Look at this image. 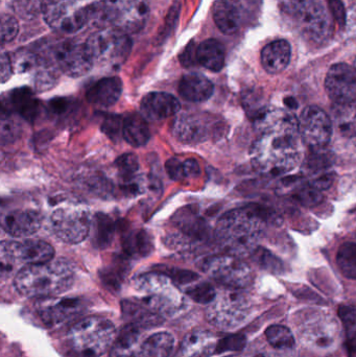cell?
<instances>
[{"instance_id": "obj_1", "label": "cell", "mask_w": 356, "mask_h": 357, "mask_svg": "<svg viewBox=\"0 0 356 357\" xmlns=\"http://www.w3.org/2000/svg\"><path fill=\"white\" fill-rule=\"evenodd\" d=\"M256 139L251 148L253 167L263 175L284 176L302 160V138L296 119L281 109H261L255 116Z\"/></svg>"}, {"instance_id": "obj_2", "label": "cell", "mask_w": 356, "mask_h": 357, "mask_svg": "<svg viewBox=\"0 0 356 357\" xmlns=\"http://www.w3.org/2000/svg\"><path fill=\"white\" fill-rule=\"evenodd\" d=\"M265 225V216L258 208H238L219 218L215 235L224 251L236 257H245L258 248Z\"/></svg>"}, {"instance_id": "obj_3", "label": "cell", "mask_w": 356, "mask_h": 357, "mask_svg": "<svg viewBox=\"0 0 356 357\" xmlns=\"http://www.w3.org/2000/svg\"><path fill=\"white\" fill-rule=\"evenodd\" d=\"M75 273L65 260H52L25 266L17 273L14 285L23 297L45 299L56 297L70 289Z\"/></svg>"}, {"instance_id": "obj_4", "label": "cell", "mask_w": 356, "mask_h": 357, "mask_svg": "<svg viewBox=\"0 0 356 357\" xmlns=\"http://www.w3.org/2000/svg\"><path fill=\"white\" fill-rule=\"evenodd\" d=\"M133 287L140 301L163 318L178 316L187 307V296L163 273L154 271L141 275L135 279Z\"/></svg>"}, {"instance_id": "obj_5", "label": "cell", "mask_w": 356, "mask_h": 357, "mask_svg": "<svg viewBox=\"0 0 356 357\" xmlns=\"http://www.w3.org/2000/svg\"><path fill=\"white\" fill-rule=\"evenodd\" d=\"M148 16L146 0H102L88 6V22L102 29H119L123 33H137Z\"/></svg>"}, {"instance_id": "obj_6", "label": "cell", "mask_w": 356, "mask_h": 357, "mask_svg": "<svg viewBox=\"0 0 356 357\" xmlns=\"http://www.w3.org/2000/svg\"><path fill=\"white\" fill-rule=\"evenodd\" d=\"M117 333L114 324L102 317L79 321L67 333V344L79 357H100L111 350Z\"/></svg>"}, {"instance_id": "obj_7", "label": "cell", "mask_w": 356, "mask_h": 357, "mask_svg": "<svg viewBox=\"0 0 356 357\" xmlns=\"http://www.w3.org/2000/svg\"><path fill=\"white\" fill-rule=\"evenodd\" d=\"M280 8L307 39L321 43L332 36L330 15L319 0H280Z\"/></svg>"}, {"instance_id": "obj_8", "label": "cell", "mask_w": 356, "mask_h": 357, "mask_svg": "<svg viewBox=\"0 0 356 357\" xmlns=\"http://www.w3.org/2000/svg\"><path fill=\"white\" fill-rule=\"evenodd\" d=\"M94 64L116 67L125 62L131 52L129 36L119 29H102L93 33L86 42Z\"/></svg>"}, {"instance_id": "obj_9", "label": "cell", "mask_w": 356, "mask_h": 357, "mask_svg": "<svg viewBox=\"0 0 356 357\" xmlns=\"http://www.w3.org/2000/svg\"><path fill=\"white\" fill-rule=\"evenodd\" d=\"M201 268L213 280L232 289H245L254 279L250 266L240 257L230 254L205 258Z\"/></svg>"}, {"instance_id": "obj_10", "label": "cell", "mask_w": 356, "mask_h": 357, "mask_svg": "<svg viewBox=\"0 0 356 357\" xmlns=\"http://www.w3.org/2000/svg\"><path fill=\"white\" fill-rule=\"evenodd\" d=\"M0 253L2 276L12 272L17 264H23L25 266L41 264L52 261L54 257L52 245L39 239L2 241Z\"/></svg>"}, {"instance_id": "obj_11", "label": "cell", "mask_w": 356, "mask_h": 357, "mask_svg": "<svg viewBox=\"0 0 356 357\" xmlns=\"http://www.w3.org/2000/svg\"><path fill=\"white\" fill-rule=\"evenodd\" d=\"M42 14L46 23L61 33H75L88 23L84 0H43Z\"/></svg>"}, {"instance_id": "obj_12", "label": "cell", "mask_w": 356, "mask_h": 357, "mask_svg": "<svg viewBox=\"0 0 356 357\" xmlns=\"http://www.w3.org/2000/svg\"><path fill=\"white\" fill-rule=\"evenodd\" d=\"M52 232L63 243L77 245L89 236L92 218L89 211L79 206L56 209L50 218Z\"/></svg>"}, {"instance_id": "obj_13", "label": "cell", "mask_w": 356, "mask_h": 357, "mask_svg": "<svg viewBox=\"0 0 356 357\" xmlns=\"http://www.w3.org/2000/svg\"><path fill=\"white\" fill-rule=\"evenodd\" d=\"M208 305L207 320L223 331H231L242 324L248 318L250 308L247 298L236 291L217 294Z\"/></svg>"}, {"instance_id": "obj_14", "label": "cell", "mask_w": 356, "mask_h": 357, "mask_svg": "<svg viewBox=\"0 0 356 357\" xmlns=\"http://www.w3.org/2000/svg\"><path fill=\"white\" fill-rule=\"evenodd\" d=\"M298 125L302 142L311 152L325 150L332 136V123L325 111L319 107H307L301 113Z\"/></svg>"}, {"instance_id": "obj_15", "label": "cell", "mask_w": 356, "mask_h": 357, "mask_svg": "<svg viewBox=\"0 0 356 357\" xmlns=\"http://www.w3.org/2000/svg\"><path fill=\"white\" fill-rule=\"evenodd\" d=\"M50 62L70 77H79L91 70L94 62L87 45L77 42H62L54 46Z\"/></svg>"}, {"instance_id": "obj_16", "label": "cell", "mask_w": 356, "mask_h": 357, "mask_svg": "<svg viewBox=\"0 0 356 357\" xmlns=\"http://www.w3.org/2000/svg\"><path fill=\"white\" fill-rule=\"evenodd\" d=\"M35 305L39 322L47 328L60 326L83 312L84 303L75 298H45Z\"/></svg>"}, {"instance_id": "obj_17", "label": "cell", "mask_w": 356, "mask_h": 357, "mask_svg": "<svg viewBox=\"0 0 356 357\" xmlns=\"http://www.w3.org/2000/svg\"><path fill=\"white\" fill-rule=\"evenodd\" d=\"M173 226L177 232L167 237L171 245H187L201 243L209 236V226L206 220L194 210V207L183 208L173 216Z\"/></svg>"}, {"instance_id": "obj_18", "label": "cell", "mask_w": 356, "mask_h": 357, "mask_svg": "<svg viewBox=\"0 0 356 357\" xmlns=\"http://www.w3.org/2000/svg\"><path fill=\"white\" fill-rule=\"evenodd\" d=\"M325 89L334 104L356 100V69L345 63L330 67L325 79Z\"/></svg>"}, {"instance_id": "obj_19", "label": "cell", "mask_w": 356, "mask_h": 357, "mask_svg": "<svg viewBox=\"0 0 356 357\" xmlns=\"http://www.w3.org/2000/svg\"><path fill=\"white\" fill-rule=\"evenodd\" d=\"M210 116L206 113L185 112L173 123V134L182 144H198L208 139L211 132Z\"/></svg>"}, {"instance_id": "obj_20", "label": "cell", "mask_w": 356, "mask_h": 357, "mask_svg": "<svg viewBox=\"0 0 356 357\" xmlns=\"http://www.w3.org/2000/svg\"><path fill=\"white\" fill-rule=\"evenodd\" d=\"M311 317L301 326V337L316 347H330L338 337L336 323L332 320V317L323 314Z\"/></svg>"}, {"instance_id": "obj_21", "label": "cell", "mask_w": 356, "mask_h": 357, "mask_svg": "<svg viewBox=\"0 0 356 357\" xmlns=\"http://www.w3.org/2000/svg\"><path fill=\"white\" fill-rule=\"evenodd\" d=\"M43 216L38 210L31 208L15 209L2 216L1 227L13 237H29L41 228Z\"/></svg>"}, {"instance_id": "obj_22", "label": "cell", "mask_w": 356, "mask_h": 357, "mask_svg": "<svg viewBox=\"0 0 356 357\" xmlns=\"http://www.w3.org/2000/svg\"><path fill=\"white\" fill-rule=\"evenodd\" d=\"M140 109L144 119L160 121L175 116L181 105L175 96L167 92H150L142 98Z\"/></svg>"}, {"instance_id": "obj_23", "label": "cell", "mask_w": 356, "mask_h": 357, "mask_svg": "<svg viewBox=\"0 0 356 357\" xmlns=\"http://www.w3.org/2000/svg\"><path fill=\"white\" fill-rule=\"evenodd\" d=\"M242 0H217L213 6V20L225 35H233L244 23Z\"/></svg>"}, {"instance_id": "obj_24", "label": "cell", "mask_w": 356, "mask_h": 357, "mask_svg": "<svg viewBox=\"0 0 356 357\" xmlns=\"http://www.w3.org/2000/svg\"><path fill=\"white\" fill-rule=\"evenodd\" d=\"M121 93L123 82L119 77H104L88 88L86 98L93 106L109 108L118 102Z\"/></svg>"}, {"instance_id": "obj_25", "label": "cell", "mask_w": 356, "mask_h": 357, "mask_svg": "<svg viewBox=\"0 0 356 357\" xmlns=\"http://www.w3.org/2000/svg\"><path fill=\"white\" fill-rule=\"evenodd\" d=\"M8 109L18 116L33 123L42 111L41 102L31 88L21 87L13 90L8 98Z\"/></svg>"}, {"instance_id": "obj_26", "label": "cell", "mask_w": 356, "mask_h": 357, "mask_svg": "<svg viewBox=\"0 0 356 357\" xmlns=\"http://www.w3.org/2000/svg\"><path fill=\"white\" fill-rule=\"evenodd\" d=\"M178 91L181 98L187 102H202L211 98L215 86L205 75L192 73L182 77Z\"/></svg>"}, {"instance_id": "obj_27", "label": "cell", "mask_w": 356, "mask_h": 357, "mask_svg": "<svg viewBox=\"0 0 356 357\" xmlns=\"http://www.w3.org/2000/svg\"><path fill=\"white\" fill-rule=\"evenodd\" d=\"M217 344L210 331L196 329L184 337L181 352L184 357H210L217 352Z\"/></svg>"}, {"instance_id": "obj_28", "label": "cell", "mask_w": 356, "mask_h": 357, "mask_svg": "<svg viewBox=\"0 0 356 357\" xmlns=\"http://www.w3.org/2000/svg\"><path fill=\"white\" fill-rule=\"evenodd\" d=\"M121 310L127 324L136 325L141 328L148 329L158 326L164 321L162 316L150 310L140 300H123Z\"/></svg>"}, {"instance_id": "obj_29", "label": "cell", "mask_w": 356, "mask_h": 357, "mask_svg": "<svg viewBox=\"0 0 356 357\" xmlns=\"http://www.w3.org/2000/svg\"><path fill=\"white\" fill-rule=\"evenodd\" d=\"M290 43L286 40H277L263 47L261 52V64L267 73L277 75L288 67L291 61Z\"/></svg>"}, {"instance_id": "obj_30", "label": "cell", "mask_w": 356, "mask_h": 357, "mask_svg": "<svg viewBox=\"0 0 356 357\" xmlns=\"http://www.w3.org/2000/svg\"><path fill=\"white\" fill-rule=\"evenodd\" d=\"M121 245L125 255L134 259L146 257L154 251L152 235L144 229H134L125 233L121 238Z\"/></svg>"}, {"instance_id": "obj_31", "label": "cell", "mask_w": 356, "mask_h": 357, "mask_svg": "<svg viewBox=\"0 0 356 357\" xmlns=\"http://www.w3.org/2000/svg\"><path fill=\"white\" fill-rule=\"evenodd\" d=\"M146 329L136 325L127 324L111 348V357H136L140 342L144 339Z\"/></svg>"}, {"instance_id": "obj_32", "label": "cell", "mask_w": 356, "mask_h": 357, "mask_svg": "<svg viewBox=\"0 0 356 357\" xmlns=\"http://www.w3.org/2000/svg\"><path fill=\"white\" fill-rule=\"evenodd\" d=\"M175 347V337L169 333H156L144 335L140 342L136 357H169Z\"/></svg>"}, {"instance_id": "obj_33", "label": "cell", "mask_w": 356, "mask_h": 357, "mask_svg": "<svg viewBox=\"0 0 356 357\" xmlns=\"http://www.w3.org/2000/svg\"><path fill=\"white\" fill-rule=\"evenodd\" d=\"M225 60V48L217 40H206L196 47V62L208 70L221 71Z\"/></svg>"}, {"instance_id": "obj_34", "label": "cell", "mask_w": 356, "mask_h": 357, "mask_svg": "<svg viewBox=\"0 0 356 357\" xmlns=\"http://www.w3.org/2000/svg\"><path fill=\"white\" fill-rule=\"evenodd\" d=\"M123 137L135 148L146 146L150 138V128L142 115L133 113L123 121Z\"/></svg>"}, {"instance_id": "obj_35", "label": "cell", "mask_w": 356, "mask_h": 357, "mask_svg": "<svg viewBox=\"0 0 356 357\" xmlns=\"http://www.w3.org/2000/svg\"><path fill=\"white\" fill-rule=\"evenodd\" d=\"M116 232V225L108 214L98 212L92 220V243L98 249H106L112 243Z\"/></svg>"}, {"instance_id": "obj_36", "label": "cell", "mask_w": 356, "mask_h": 357, "mask_svg": "<svg viewBox=\"0 0 356 357\" xmlns=\"http://www.w3.org/2000/svg\"><path fill=\"white\" fill-rule=\"evenodd\" d=\"M334 121L339 132L345 137H356V100L332 107Z\"/></svg>"}, {"instance_id": "obj_37", "label": "cell", "mask_w": 356, "mask_h": 357, "mask_svg": "<svg viewBox=\"0 0 356 357\" xmlns=\"http://www.w3.org/2000/svg\"><path fill=\"white\" fill-rule=\"evenodd\" d=\"M167 175L173 181H184L198 178L201 175V167L198 161L192 158L173 157L165 165Z\"/></svg>"}, {"instance_id": "obj_38", "label": "cell", "mask_w": 356, "mask_h": 357, "mask_svg": "<svg viewBox=\"0 0 356 357\" xmlns=\"http://www.w3.org/2000/svg\"><path fill=\"white\" fill-rule=\"evenodd\" d=\"M129 257L117 256L112 264L100 272V278L105 284L112 289H118L130 270Z\"/></svg>"}, {"instance_id": "obj_39", "label": "cell", "mask_w": 356, "mask_h": 357, "mask_svg": "<svg viewBox=\"0 0 356 357\" xmlns=\"http://www.w3.org/2000/svg\"><path fill=\"white\" fill-rule=\"evenodd\" d=\"M265 337L272 347L278 350H291L295 347V337L288 327L272 325L265 331Z\"/></svg>"}, {"instance_id": "obj_40", "label": "cell", "mask_w": 356, "mask_h": 357, "mask_svg": "<svg viewBox=\"0 0 356 357\" xmlns=\"http://www.w3.org/2000/svg\"><path fill=\"white\" fill-rule=\"evenodd\" d=\"M336 262L345 277L356 279V243H343L336 254Z\"/></svg>"}, {"instance_id": "obj_41", "label": "cell", "mask_w": 356, "mask_h": 357, "mask_svg": "<svg viewBox=\"0 0 356 357\" xmlns=\"http://www.w3.org/2000/svg\"><path fill=\"white\" fill-rule=\"evenodd\" d=\"M21 134V123L14 112L6 110L2 107L1 123H0V137H1L2 146L12 144Z\"/></svg>"}, {"instance_id": "obj_42", "label": "cell", "mask_w": 356, "mask_h": 357, "mask_svg": "<svg viewBox=\"0 0 356 357\" xmlns=\"http://www.w3.org/2000/svg\"><path fill=\"white\" fill-rule=\"evenodd\" d=\"M115 167L117 169V175L119 178V184L132 182L138 177L139 171V160L134 154H123L115 161Z\"/></svg>"}, {"instance_id": "obj_43", "label": "cell", "mask_w": 356, "mask_h": 357, "mask_svg": "<svg viewBox=\"0 0 356 357\" xmlns=\"http://www.w3.org/2000/svg\"><path fill=\"white\" fill-rule=\"evenodd\" d=\"M184 294L194 302L201 304H210L217 295V291L210 283L200 280L185 287Z\"/></svg>"}, {"instance_id": "obj_44", "label": "cell", "mask_w": 356, "mask_h": 357, "mask_svg": "<svg viewBox=\"0 0 356 357\" xmlns=\"http://www.w3.org/2000/svg\"><path fill=\"white\" fill-rule=\"evenodd\" d=\"M254 261L263 270L269 272L277 273L280 274L284 271V264L281 260L278 259L274 254L263 248H257L252 254Z\"/></svg>"}, {"instance_id": "obj_45", "label": "cell", "mask_w": 356, "mask_h": 357, "mask_svg": "<svg viewBox=\"0 0 356 357\" xmlns=\"http://www.w3.org/2000/svg\"><path fill=\"white\" fill-rule=\"evenodd\" d=\"M157 272L163 273L169 276L178 287H187L192 283L200 280V276L192 271L181 270L177 268H169V266H158Z\"/></svg>"}, {"instance_id": "obj_46", "label": "cell", "mask_w": 356, "mask_h": 357, "mask_svg": "<svg viewBox=\"0 0 356 357\" xmlns=\"http://www.w3.org/2000/svg\"><path fill=\"white\" fill-rule=\"evenodd\" d=\"M323 191L318 189L317 187L314 186L311 183L301 186L298 190L295 192L294 197L297 199V202L302 204L303 206H307V207H311V206L317 205L323 199Z\"/></svg>"}, {"instance_id": "obj_47", "label": "cell", "mask_w": 356, "mask_h": 357, "mask_svg": "<svg viewBox=\"0 0 356 357\" xmlns=\"http://www.w3.org/2000/svg\"><path fill=\"white\" fill-rule=\"evenodd\" d=\"M123 121L118 115H107L102 121V133L106 134L110 139L118 140L123 134Z\"/></svg>"}, {"instance_id": "obj_48", "label": "cell", "mask_w": 356, "mask_h": 357, "mask_svg": "<svg viewBox=\"0 0 356 357\" xmlns=\"http://www.w3.org/2000/svg\"><path fill=\"white\" fill-rule=\"evenodd\" d=\"M19 25L14 17L3 15L1 17V43L13 41L18 35Z\"/></svg>"}, {"instance_id": "obj_49", "label": "cell", "mask_w": 356, "mask_h": 357, "mask_svg": "<svg viewBox=\"0 0 356 357\" xmlns=\"http://www.w3.org/2000/svg\"><path fill=\"white\" fill-rule=\"evenodd\" d=\"M246 337L244 335H230L221 340L217 344V354H223L226 351H240L246 346Z\"/></svg>"}, {"instance_id": "obj_50", "label": "cell", "mask_w": 356, "mask_h": 357, "mask_svg": "<svg viewBox=\"0 0 356 357\" xmlns=\"http://www.w3.org/2000/svg\"><path fill=\"white\" fill-rule=\"evenodd\" d=\"M339 318L347 333L356 331V306L342 305L339 308Z\"/></svg>"}, {"instance_id": "obj_51", "label": "cell", "mask_w": 356, "mask_h": 357, "mask_svg": "<svg viewBox=\"0 0 356 357\" xmlns=\"http://www.w3.org/2000/svg\"><path fill=\"white\" fill-rule=\"evenodd\" d=\"M180 62L185 67H192L198 64V62H196V47L192 42L189 45L186 46L185 50L182 52L181 56H180Z\"/></svg>"}, {"instance_id": "obj_52", "label": "cell", "mask_w": 356, "mask_h": 357, "mask_svg": "<svg viewBox=\"0 0 356 357\" xmlns=\"http://www.w3.org/2000/svg\"><path fill=\"white\" fill-rule=\"evenodd\" d=\"M69 106H70V102L65 98H54L48 104L49 110L56 115L64 114L68 110Z\"/></svg>"}, {"instance_id": "obj_53", "label": "cell", "mask_w": 356, "mask_h": 357, "mask_svg": "<svg viewBox=\"0 0 356 357\" xmlns=\"http://www.w3.org/2000/svg\"><path fill=\"white\" fill-rule=\"evenodd\" d=\"M14 71L12 60L8 54L3 52L1 54V83H6Z\"/></svg>"}, {"instance_id": "obj_54", "label": "cell", "mask_w": 356, "mask_h": 357, "mask_svg": "<svg viewBox=\"0 0 356 357\" xmlns=\"http://www.w3.org/2000/svg\"><path fill=\"white\" fill-rule=\"evenodd\" d=\"M334 181V175L332 173H324L319 177L314 178L313 182H311L314 186L317 187L321 191L326 190L332 186Z\"/></svg>"}, {"instance_id": "obj_55", "label": "cell", "mask_w": 356, "mask_h": 357, "mask_svg": "<svg viewBox=\"0 0 356 357\" xmlns=\"http://www.w3.org/2000/svg\"><path fill=\"white\" fill-rule=\"evenodd\" d=\"M284 102H286V107H288L290 109H296L297 107H298V104H297L296 100L293 98H286Z\"/></svg>"}, {"instance_id": "obj_56", "label": "cell", "mask_w": 356, "mask_h": 357, "mask_svg": "<svg viewBox=\"0 0 356 357\" xmlns=\"http://www.w3.org/2000/svg\"><path fill=\"white\" fill-rule=\"evenodd\" d=\"M254 357H279V356H276V354H267V352H265V354H259L258 356H256Z\"/></svg>"}, {"instance_id": "obj_57", "label": "cell", "mask_w": 356, "mask_h": 357, "mask_svg": "<svg viewBox=\"0 0 356 357\" xmlns=\"http://www.w3.org/2000/svg\"><path fill=\"white\" fill-rule=\"evenodd\" d=\"M355 69H356V60H355Z\"/></svg>"}, {"instance_id": "obj_58", "label": "cell", "mask_w": 356, "mask_h": 357, "mask_svg": "<svg viewBox=\"0 0 356 357\" xmlns=\"http://www.w3.org/2000/svg\"><path fill=\"white\" fill-rule=\"evenodd\" d=\"M355 146H356V137H355Z\"/></svg>"}, {"instance_id": "obj_59", "label": "cell", "mask_w": 356, "mask_h": 357, "mask_svg": "<svg viewBox=\"0 0 356 357\" xmlns=\"http://www.w3.org/2000/svg\"><path fill=\"white\" fill-rule=\"evenodd\" d=\"M230 357H236V356H230Z\"/></svg>"}]
</instances>
